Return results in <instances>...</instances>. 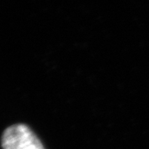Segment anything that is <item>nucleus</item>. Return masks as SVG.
Masks as SVG:
<instances>
[{
	"mask_svg": "<svg viewBox=\"0 0 149 149\" xmlns=\"http://www.w3.org/2000/svg\"><path fill=\"white\" fill-rule=\"evenodd\" d=\"M3 149H45L41 141L25 124L7 128L2 136Z\"/></svg>",
	"mask_w": 149,
	"mask_h": 149,
	"instance_id": "nucleus-1",
	"label": "nucleus"
}]
</instances>
